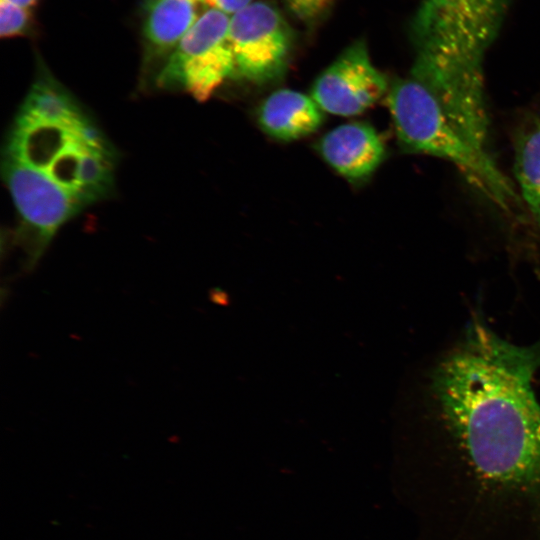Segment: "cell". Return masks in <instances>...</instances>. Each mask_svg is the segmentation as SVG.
<instances>
[{
    "label": "cell",
    "mask_w": 540,
    "mask_h": 540,
    "mask_svg": "<svg viewBox=\"0 0 540 540\" xmlns=\"http://www.w3.org/2000/svg\"><path fill=\"white\" fill-rule=\"evenodd\" d=\"M508 3L509 0H423L412 24L417 53L482 63Z\"/></svg>",
    "instance_id": "2"
},
{
    "label": "cell",
    "mask_w": 540,
    "mask_h": 540,
    "mask_svg": "<svg viewBox=\"0 0 540 540\" xmlns=\"http://www.w3.org/2000/svg\"><path fill=\"white\" fill-rule=\"evenodd\" d=\"M389 87L386 75L374 66L366 44L359 40L321 72L311 96L324 112L355 116L387 95Z\"/></svg>",
    "instance_id": "7"
},
{
    "label": "cell",
    "mask_w": 540,
    "mask_h": 540,
    "mask_svg": "<svg viewBox=\"0 0 540 540\" xmlns=\"http://www.w3.org/2000/svg\"><path fill=\"white\" fill-rule=\"evenodd\" d=\"M72 139L63 125L16 122L8 155L45 171Z\"/></svg>",
    "instance_id": "12"
},
{
    "label": "cell",
    "mask_w": 540,
    "mask_h": 540,
    "mask_svg": "<svg viewBox=\"0 0 540 540\" xmlns=\"http://www.w3.org/2000/svg\"><path fill=\"white\" fill-rule=\"evenodd\" d=\"M410 76L426 86L440 113L473 147L490 154L482 63L417 53Z\"/></svg>",
    "instance_id": "3"
},
{
    "label": "cell",
    "mask_w": 540,
    "mask_h": 540,
    "mask_svg": "<svg viewBox=\"0 0 540 540\" xmlns=\"http://www.w3.org/2000/svg\"><path fill=\"white\" fill-rule=\"evenodd\" d=\"M229 38L235 76L262 84L280 77L286 70L294 36L275 6L253 1L231 15Z\"/></svg>",
    "instance_id": "6"
},
{
    "label": "cell",
    "mask_w": 540,
    "mask_h": 540,
    "mask_svg": "<svg viewBox=\"0 0 540 540\" xmlns=\"http://www.w3.org/2000/svg\"><path fill=\"white\" fill-rule=\"evenodd\" d=\"M67 128L80 146L112 158L111 147L103 134L83 115L75 119Z\"/></svg>",
    "instance_id": "15"
},
{
    "label": "cell",
    "mask_w": 540,
    "mask_h": 540,
    "mask_svg": "<svg viewBox=\"0 0 540 540\" xmlns=\"http://www.w3.org/2000/svg\"><path fill=\"white\" fill-rule=\"evenodd\" d=\"M14 4L20 5L22 7L30 9L32 6H34L37 2V0H8Z\"/></svg>",
    "instance_id": "19"
},
{
    "label": "cell",
    "mask_w": 540,
    "mask_h": 540,
    "mask_svg": "<svg viewBox=\"0 0 540 540\" xmlns=\"http://www.w3.org/2000/svg\"><path fill=\"white\" fill-rule=\"evenodd\" d=\"M230 16L207 8L169 54L158 84L166 87L181 84L197 101L203 102L228 77L235 76Z\"/></svg>",
    "instance_id": "4"
},
{
    "label": "cell",
    "mask_w": 540,
    "mask_h": 540,
    "mask_svg": "<svg viewBox=\"0 0 540 540\" xmlns=\"http://www.w3.org/2000/svg\"><path fill=\"white\" fill-rule=\"evenodd\" d=\"M324 111L310 95L292 89L271 93L258 109L263 131L280 141H294L317 131Z\"/></svg>",
    "instance_id": "9"
},
{
    "label": "cell",
    "mask_w": 540,
    "mask_h": 540,
    "mask_svg": "<svg viewBox=\"0 0 540 540\" xmlns=\"http://www.w3.org/2000/svg\"><path fill=\"white\" fill-rule=\"evenodd\" d=\"M254 0H203L207 8L216 9L228 15L245 8Z\"/></svg>",
    "instance_id": "18"
},
{
    "label": "cell",
    "mask_w": 540,
    "mask_h": 540,
    "mask_svg": "<svg viewBox=\"0 0 540 540\" xmlns=\"http://www.w3.org/2000/svg\"><path fill=\"white\" fill-rule=\"evenodd\" d=\"M30 19L28 8L0 0V35L14 37L25 32Z\"/></svg>",
    "instance_id": "16"
},
{
    "label": "cell",
    "mask_w": 540,
    "mask_h": 540,
    "mask_svg": "<svg viewBox=\"0 0 540 540\" xmlns=\"http://www.w3.org/2000/svg\"><path fill=\"white\" fill-rule=\"evenodd\" d=\"M387 107L401 148L453 164L481 194L511 212L518 195L491 154L473 147L440 113L431 93L409 76L390 84Z\"/></svg>",
    "instance_id": "1"
},
{
    "label": "cell",
    "mask_w": 540,
    "mask_h": 540,
    "mask_svg": "<svg viewBox=\"0 0 540 540\" xmlns=\"http://www.w3.org/2000/svg\"><path fill=\"white\" fill-rule=\"evenodd\" d=\"M81 115L71 96L62 87L49 79H41L32 86L16 122L68 127Z\"/></svg>",
    "instance_id": "13"
},
{
    "label": "cell",
    "mask_w": 540,
    "mask_h": 540,
    "mask_svg": "<svg viewBox=\"0 0 540 540\" xmlns=\"http://www.w3.org/2000/svg\"><path fill=\"white\" fill-rule=\"evenodd\" d=\"M333 0H285L291 13L306 24L317 21L331 6Z\"/></svg>",
    "instance_id": "17"
},
{
    "label": "cell",
    "mask_w": 540,
    "mask_h": 540,
    "mask_svg": "<svg viewBox=\"0 0 540 540\" xmlns=\"http://www.w3.org/2000/svg\"><path fill=\"white\" fill-rule=\"evenodd\" d=\"M78 180L77 197L83 205L104 196L112 185L111 158L82 147Z\"/></svg>",
    "instance_id": "14"
},
{
    "label": "cell",
    "mask_w": 540,
    "mask_h": 540,
    "mask_svg": "<svg viewBox=\"0 0 540 540\" xmlns=\"http://www.w3.org/2000/svg\"><path fill=\"white\" fill-rule=\"evenodd\" d=\"M514 173L540 232V115L528 117L514 141Z\"/></svg>",
    "instance_id": "11"
},
{
    "label": "cell",
    "mask_w": 540,
    "mask_h": 540,
    "mask_svg": "<svg viewBox=\"0 0 540 540\" xmlns=\"http://www.w3.org/2000/svg\"><path fill=\"white\" fill-rule=\"evenodd\" d=\"M322 158L350 181L370 177L385 158L386 148L368 123L350 122L326 133L318 143Z\"/></svg>",
    "instance_id": "8"
},
{
    "label": "cell",
    "mask_w": 540,
    "mask_h": 540,
    "mask_svg": "<svg viewBox=\"0 0 540 540\" xmlns=\"http://www.w3.org/2000/svg\"><path fill=\"white\" fill-rule=\"evenodd\" d=\"M3 174L21 216L19 239L26 251V268L37 263L58 229L83 204L46 171L7 155Z\"/></svg>",
    "instance_id": "5"
},
{
    "label": "cell",
    "mask_w": 540,
    "mask_h": 540,
    "mask_svg": "<svg viewBox=\"0 0 540 540\" xmlns=\"http://www.w3.org/2000/svg\"><path fill=\"white\" fill-rule=\"evenodd\" d=\"M206 9L203 0H146V41L156 53L170 54Z\"/></svg>",
    "instance_id": "10"
}]
</instances>
